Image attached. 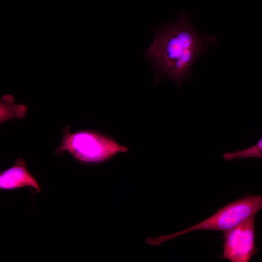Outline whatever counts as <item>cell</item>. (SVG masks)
I'll return each mask as SVG.
<instances>
[{
	"instance_id": "6da1fadb",
	"label": "cell",
	"mask_w": 262,
	"mask_h": 262,
	"mask_svg": "<svg viewBox=\"0 0 262 262\" xmlns=\"http://www.w3.org/2000/svg\"><path fill=\"white\" fill-rule=\"evenodd\" d=\"M153 31V41L144 53L156 74L154 85L168 79L180 88L182 81L191 79L192 66L208 45L217 43L214 36L197 33L184 12L174 22Z\"/></svg>"
},
{
	"instance_id": "7a4b0ae2",
	"label": "cell",
	"mask_w": 262,
	"mask_h": 262,
	"mask_svg": "<svg viewBox=\"0 0 262 262\" xmlns=\"http://www.w3.org/2000/svg\"><path fill=\"white\" fill-rule=\"evenodd\" d=\"M69 128L66 127L64 130L61 143L55 151L59 155L67 151L81 163H102L129 150L112 136L100 131L82 130L70 133Z\"/></svg>"
},
{
	"instance_id": "3957f363",
	"label": "cell",
	"mask_w": 262,
	"mask_h": 262,
	"mask_svg": "<svg viewBox=\"0 0 262 262\" xmlns=\"http://www.w3.org/2000/svg\"><path fill=\"white\" fill-rule=\"evenodd\" d=\"M262 209V195L245 197L228 204L203 221L184 230L156 238L148 237L147 243L158 246L169 240L196 230H215L225 232Z\"/></svg>"
},
{
	"instance_id": "277c9868",
	"label": "cell",
	"mask_w": 262,
	"mask_h": 262,
	"mask_svg": "<svg viewBox=\"0 0 262 262\" xmlns=\"http://www.w3.org/2000/svg\"><path fill=\"white\" fill-rule=\"evenodd\" d=\"M253 215L224 232L223 257L231 262H248L256 252Z\"/></svg>"
},
{
	"instance_id": "5b68a950",
	"label": "cell",
	"mask_w": 262,
	"mask_h": 262,
	"mask_svg": "<svg viewBox=\"0 0 262 262\" xmlns=\"http://www.w3.org/2000/svg\"><path fill=\"white\" fill-rule=\"evenodd\" d=\"M23 187H32L36 193L41 191L38 182L27 169L26 162L18 159L14 166L0 173V188L11 190Z\"/></svg>"
},
{
	"instance_id": "8992f818",
	"label": "cell",
	"mask_w": 262,
	"mask_h": 262,
	"mask_svg": "<svg viewBox=\"0 0 262 262\" xmlns=\"http://www.w3.org/2000/svg\"><path fill=\"white\" fill-rule=\"evenodd\" d=\"M250 158L262 159V138L253 146L243 150H235L231 152H225L223 158L227 161L234 160L246 159Z\"/></svg>"
}]
</instances>
